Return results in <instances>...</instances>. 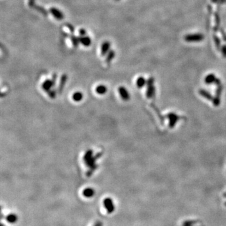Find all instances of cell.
<instances>
[{"label": "cell", "mask_w": 226, "mask_h": 226, "mask_svg": "<svg viewBox=\"0 0 226 226\" xmlns=\"http://www.w3.org/2000/svg\"><path fill=\"white\" fill-rule=\"evenodd\" d=\"M102 155V153L100 152L97 153L95 156H93L92 157L89 161H87L86 162V165H87V167H89V171L87 173V176H90L92 175V174H93V172L96 170L97 168L98 165L96 164V161L97 159L101 158Z\"/></svg>", "instance_id": "cell-1"}, {"label": "cell", "mask_w": 226, "mask_h": 226, "mask_svg": "<svg viewBox=\"0 0 226 226\" xmlns=\"http://www.w3.org/2000/svg\"><path fill=\"white\" fill-rule=\"evenodd\" d=\"M56 80V74H54V75H53L52 79L45 80L43 84H42V88H43V89L45 92H47V93L52 90V87L55 86Z\"/></svg>", "instance_id": "cell-2"}, {"label": "cell", "mask_w": 226, "mask_h": 226, "mask_svg": "<svg viewBox=\"0 0 226 226\" xmlns=\"http://www.w3.org/2000/svg\"><path fill=\"white\" fill-rule=\"evenodd\" d=\"M104 204L105 208L107 209L108 212L109 214H111L114 210V206L112 202V200L110 198H107V199H104Z\"/></svg>", "instance_id": "cell-3"}, {"label": "cell", "mask_w": 226, "mask_h": 226, "mask_svg": "<svg viewBox=\"0 0 226 226\" xmlns=\"http://www.w3.org/2000/svg\"><path fill=\"white\" fill-rule=\"evenodd\" d=\"M50 12L53 16L58 20H62L64 18L63 13L61 11H60L59 9L54 8V7H52L50 9Z\"/></svg>", "instance_id": "cell-4"}, {"label": "cell", "mask_w": 226, "mask_h": 226, "mask_svg": "<svg viewBox=\"0 0 226 226\" xmlns=\"http://www.w3.org/2000/svg\"><path fill=\"white\" fill-rule=\"evenodd\" d=\"M67 76L66 74H63L61 77V80H60L59 82V86L58 87V93L59 94H61L62 93L63 88H64L65 84L67 82Z\"/></svg>", "instance_id": "cell-5"}, {"label": "cell", "mask_w": 226, "mask_h": 226, "mask_svg": "<svg viewBox=\"0 0 226 226\" xmlns=\"http://www.w3.org/2000/svg\"><path fill=\"white\" fill-rule=\"evenodd\" d=\"M119 93L120 94V96L122 97L123 100L127 101L129 99V94L128 93V91L124 87H120L118 89Z\"/></svg>", "instance_id": "cell-6"}, {"label": "cell", "mask_w": 226, "mask_h": 226, "mask_svg": "<svg viewBox=\"0 0 226 226\" xmlns=\"http://www.w3.org/2000/svg\"><path fill=\"white\" fill-rule=\"evenodd\" d=\"M110 47H111V44L108 41L105 42L102 44L101 46V55L102 56H105L109 51H110L109 50Z\"/></svg>", "instance_id": "cell-7"}, {"label": "cell", "mask_w": 226, "mask_h": 226, "mask_svg": "<svg viewBox=\"0 0 226 226\" xmlns=\"http://www.w3.org/2000/svg\"><path fill=\"white\" fill-rule=\"evenodd\" d=\"M79 41L84 47H89L91 44V39L87 36H80L79 38Z\"/></svg>", "instance_id": "cell-8"}, {"label": "cell", "mask_w": 226, "mask_h": 226, "mask_svg": "<svg viewBox=\"0 0 226 226\" xmlns=\"http://www.w3.org/2000/svg\"><path fill=\"white\" fill-rule=\"evenodd\" d=\"M94 193H95L94 190L92 188H87L86 189H84L83 191L84 196L87 198H91L92 197H93Z\"/></svg>", "instance_id": "cell-9"}, {"label": "cell", "mask_w": 226, "mask_h": 226, "mask_svg": "<svg viewBox=\"0 0 226 226\" xmlns=\"http://www.w3.org/2000/svg\"><path fill=\"white\" fill-rule=\"evenodd\" d=\"M96 91L98 94L103 95L107 93L108 88L106 86H105L104 85H99V86L96 87Z\"/></svg>", "instance_id": "cell-10"}, {"label": "cell", "mask_w": 226, "mask_h": 226, "mask_svg": "<svg viewBox=\"0 0 226 226\" xmlns=\"http://www.w3.org/2000/svg\"><path fill=\"white\" fill-rule=\"evenodd\" d=\"M72 98L74 101L80 102L83 99V94L81 92H76L73 94Z\"/></svg>", "instance_id": "cell-11"}, {"label": "cell", "mask_w": 226, "mask_h": 226, "mask_svg": "<svg viewBox=\"0 0 226 226\" xmlns=\"http://www.w3.org/2000/svg\"><path fill=\"white\" fill-rule=\"evenodd\" d=\"M17 220H18V217L15 214H9L8 216L6 217V221L10 224L15 223V222L17 221Z\"/></svg>", "instance_id": "cell-12"}, {"label": "cell", "mask_w": 226, "mask_h": 226, "mask_svg": "<svg viewBox=\"0 0 226 226\" xmlns=\"http://www.w3.org/2000/svg\"><path fill=\"white\" fill-rule=\"evenodd\" d=\"M94 156L93 155V151L92 150H87L86 153L84 154V163H86L87 161H89L90 159Z\"/></svg>", "instance_id": "cell-13"}, {"label": "cell", "mask_w": 226, "mask_h": 226, "mask_svg": "<svg viewBox=\"0 0 226 226\" xmlns=\"http://www.w3.org/2000/svg\"><path fill=\"white\" fill-rule=\"evenodd\" d=\"M115 56V52L114 50H111L108 52V55L106 56V62L107 63H111L112 60L114 58Z\"/></svg>", "instance_id": "cell-14"}, {"label": "cell", "mask_w": 226, "mask_h": 226, "mask_svg": "<svg viewBox=\"0 0 226 226\" xmlns=\"http://www.w3.org/2000/svg\"><path fill=\"white\" fill-rule=\"evenodd\" d=\"M34 8L37 11H38V12L41 13L43 15H44V16H47L48 15V12L44 8V7L38 6V5H35L34 6Z\"/></svg>", "instance_id": "cell-15"}, {"label": "cell", "mask_w": 226, "mask_h": 226, "mask_svg": "<svg viewBox=\"0 0 226 226\" xmlns=\"http://www.w3.org/2000/svg\"><path fill=\"white\" fill-rule=\"evenodd\" d=\"M70 40H71L72 42V44L74 45V47H77L79 46V38H77V37L74 36V35H72L71 36H70Z\"/></svg>", "instance_id": "cell-16"}, {"label": "cell", "mask_w": 226, "mask_h": 226, "mask_svg": "<svg viewBox=\"0 0 226 226\" xmlns=\"http://www.w3.org/2000/svg\"><path fill=\"white\" fill-rule=\"evenodd\" d=\"M47 93H48L49 97H50L51 99H54L56 97V91L52 89L50 91H48Z\"/></svg>", "instance_id": "cell-17"}, {"label": "cell", "mask_w": 226, "mask_h": 226, "mask_svg": "<svg viewBox=\"0 0 226 226\" xmlns=\"http://www.w3.org/2000/svg\"><path fill=\"white\" fill-rule=\"evenodd\" d=\"M144 83V79L143 78H140V79H138V81H137L138 86V87H142L143 86Z\"/></svg>", "instance_id": "cell-18"}, {"label": "cell", "mask_w": 226, "mask_h": 226, "mask_svg": "<svg viewBox=\"0 0 226 226\" xmlns=\"http://www.w3.org/2000/svg\"><path fill=\"white\" fill-rule=\"evenodd\" d=\"M65 26L69 28L70 32H71V33H74V26L72 25L67 23H66V24H65Z\"/></svg>", "instance_id": "cell-19"}, {"label": "cell", "mask_w": 226, "mask_h": 226, "mask_svg": "<svg viewBox=\"0 0 226 226\" xmlns=\"http://www.w3.org/2000/svg\"><path fill=\"white\" fill-rule=\"evenodd\" d=\"M79 33L80 36H86V34H87L86 30L84 29V28H81V29H80L79 31Z\"/></svg>", "instance_id": "cell-20"}, {"label": "cell", "mask_w": 226, "mask_h": 226, "mask_svg": "<svg viewBox=\"0 0 226 226\" xmlns=\"http://www.w3.org/2000/svg\"><path fill=\"white\" fill-rule=\"evenodd\" d=\"M28 5L30 8H34V6L36 5L35 3V0H28Z\"/></svg>", "instance_id": "cell-21"}, {"label": "cell", "mask_w": 226, "mask_h": 226, "mask_svg": "<svg viewBox=\"0 0 226 226\" xmlns=\"http://www.w3.org/2000/svg\"><path fill=\"white\" fill-rule=\"evenodd\" d=\"M94 226H102V223L100 222H97Z\"/></svg>", "instance_id": "cell-22"}, {"label": "cell", "mask_w": 226, "mask_h": 226, "mask_svg": "<svg viewBox=\"0 0 226 226\" xmlns=\"http://www.w3.org/2000/svg\"><path fill=\"white\" fill-rule=\"evenodd\" d=\"M225 206H226V202H225Z\"/></svg>", "instance_id": "cell-23"}, {"label": "cell", "mask_w": 226, "mask_h": 226, "mask_svg": "<svg viewBox=\"0 0 226 226\" xmlns=\"http://www.w3.org/2000/svg\"><path fill=\"white\" fill-rule=\"evenodd\" d=\"M189 226H193V225H189Z\"/></svg>", "instance_id": "cell-24"}, {"label": "cell", "mask_w": 226, "mask_h": 226, "mask_svg": "<svg viewBox=\"0 0 226 226\" xmlns=\"http://www.w3.org/2000/svg\"><path fill=\"white\" fill-rule=\"evenodd\" d=\"M117 1H118V0H117Z\"/></svg>", "instance_id": "cell-25"}]
</instances>
